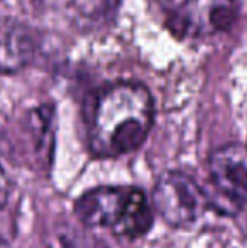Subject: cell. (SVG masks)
I'll return each instance as SVG.
<instances>
[{
  "mask_svg": "<svg viewBox=\"0 0 247 248\" xmlns=\"http://www.w3.org/2000/svg\"><path fill=\"white\" fill-rule=\"evenodd\" d=\"M154 122V101L139 83H115L93 100L88 145L97 157H119L144 144Z\"/></svg>",
  "mask_w": 247,
  "mask_h": 248,
  "instance_id": "cell-1",
  "label": "cell"
},
{
  "mask_svg": "<svg viewBox=\"0 0 247 248\" xmlns=\"http://www.w3.org/2000/svg\"><path fill=\"white\" fill-rule=\"evenodd\" d=\"M73 211L86 228L109 230L125 240L144 236L154 223L146 194L132 186L93 187L76 199Z\"/></svg>",
  "mask_w": 247,
  "mask_h": 248,
  "instance_id": "cell-2",
  "label": "cell"
},
{
  "mask_svg": "<svg viewBox=\"0 0 247 248\" xmlns=\"http://www.w3.org/2000/svg\"><path fill=\"white\" fill-rule=\"evenodd\" d=\"M10 191H12L10 179H9V176H7L5 170H3V167L0 166V209L5 208L7 202H9Z\"/></svg>",
  "mask_w": 247,
  "mask_h": 248,
  "instance_id": "cell-10",
  "label": "cell"
},
{
  "mask_svg": "<svg viewBox=\"0 0 247 248\" xmlns=\"http://www.w3.org/2000/svg\"><path fill=\"white\" fill-rule=\"evenodd\" d=\"M237 19L235 0H185L168 17L178 37H208L227 31Z\"/></svg>",
  "mask_w": 247,
  "mask_h": 248,
  "instance_id": "cell-5",
  "label": "cell"
},
{
  "mask_svg": "<svg viewBox=\"0 0 247 248\" xmlns=\"http://www.w3.org/2000/svg\"><path fill=\"white\" fill-rule=\"evenodd\" d=\"M29 130L36 154L44 166H49L54 152V108H36L29 117Z\"/></svg>",
  "mask_w": 247,
  "mask_h": 248,
  "instance_id": "cell-7",
  "label": "cell"
},
{
  "mask_svg": "<svg viewBox=\"0 0 247 248\" xmlns=\"http://www.w3.org/2000/svg\"><path fill=\"white\" fill-rule=\"evenodd\" d=\"M41 248H82V243L75 228L69 225H58L43 236Z\"/></svg>",
  "mask_w": 247,
  "mask_h": 248,
  "instance_id": "cell-8",
  "label": "cell"
},
{
  "mask_svg": "<svg viewBox=\"0 0 247 248\" xmlns=\"http://www.w3.org/2000/svg\"><path fill=\"white\" fill-rule=\"evenodd\" d=\"M152 202L161 218L175 228L195 225L210 208L203 187L180 170H168L159 177L152 191Z\"/></svg>",
  "mask_w": 247,
  "mask_h": 248,
  "instance_id": "cell-4",
  "label": "cell"
},
{
  "mask_svg": "<svg viewBox=\"0 0 247 248\" xmlns=\"http://www.w3.org/2000/svg\"><path fill=\"white\" fill-rule=\"evenodd\" d=\"M36 51L34 39L24 26L0 20V73H17L31 62Z\"/></svg>",
  "mask_w": 247,
  "mask_h": 248,
  "instance_id": "cell-6",
  "label": "cell"
},
{
  "mask_svg": "<svg viewBox=\"0 0 247 248\" xmlns=\"http://www.w3.org/2000/svg\"><path fill=\"white\" fill-rule=\"evenodd\" d=\"M246 149H247V147H246Z\"/></svg>",
  "mask_w": 247,
  "mask_h": 248,
  "instance_id": "cell-11",
  "label": "cell"
},
{
  "mask_svg": "<svg viewBox=\"0 0 247 248\" xmlns=\"http://www.w3.org/2000/svg\"><path fill=\"white\" fill-rule=\"evenodd\" d=\"M208 206L235 216L247 204V149L232 144L217 149L208 159Z\"/></svg>",
  "mask_w": 247,
  "mask_h": 248,
  "instance_id": "cell-3",
  "label": "cell"
},
{
  "mask_svg": "<svg viewBox=\"0 0 247 248\" xmlns=\"http://www.w3.org/2000/svg\"><path fill=\"white\" fill-rule=\"evenodd\" d=\"M82 12L88 17H95L100 14H105L115 0H76Z\"/></svg>",
  "mask_w": 247,
  "mask_h": 248,
  "instance_id": "cell-9",
  "label": "cell"
}]
</instances>
